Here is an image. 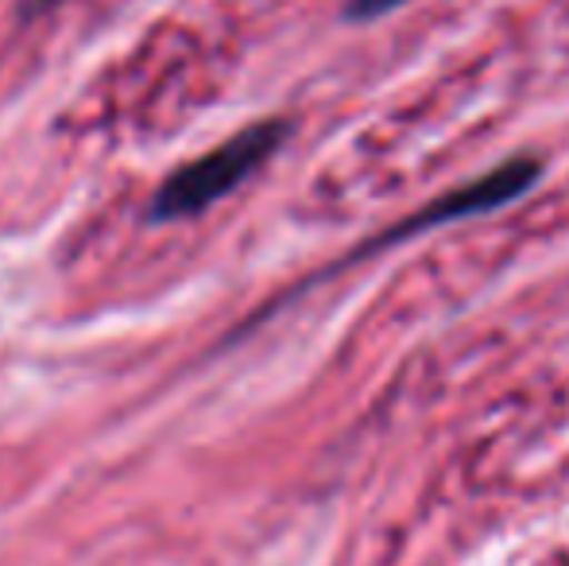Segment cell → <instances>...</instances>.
<instances>
[{
  "instance_id": "obj_1",
  "label": "cell",
  "mask_w": 569,
  "mask_h": 566,
  "mask_svg": "<svg viewBox=\"0 0 569 566\" xmlns=\"http://www.w3.org/2000/svg\"><path fill=\"white\" fill-rule=\"evenodd\" d=\"M283 137H287L283 121L248 125L244 132L229 137L226 143H218V148H210L206 156H198L194 163L179 167V171L163 182V190H159L156 218L174 221V218H190V214L210 210L213 202L232 195L248 175L260 171L263 159L283 143Z\"/></svg>"
},
{
  "instance_id": "obj_2",
  "label": "cell",
  "mask_w": 569,
  "mask_h": 566,
  "mask_svg": "<svg viewBox=\"0 0 569 566\" xmlns=\"http://www.w3.org/2000/svg\"><path fill=\"white\" fill-rule=\"evenodd\" d=\"M539 179H542L539 159L535 156H511V159H503L500 167H492L488 175H477V179H469V182H461V187L438 195L435 202H427L422 210L407 214L399 226L383 229L380 237H372V241H368L365 249L352 252V257H372V252L391 249V245H399V241H411V237L430 234V229H442V226H453V221L492 214V210H500V206L523 198Z\"/></svg>"
},
{
  "instance_id": "obj_3",
  "label": "cell",
  "mask_w": 569,
  "mask_h": 566,
  "mask_svg": "<svg viewBox=\"0 0 569 566\" xmlns=\"http://www.w3.org/2000/svg\"><path fill=\"white\" fill-rule=\"evenodd\" d=\"M411 4V0H345V20L352 23H365V20H380V16L396 12V8Z\"/></svg>"
},
{
  "instance_id": "obj_4",
  "label": "cell",
  "mask_w": 569,
  "mask_h": 566,
  "mask_svg": "<svg viewBox=\"0 0 569 566\" xmlns=\"http://www.w3.org/2000/svg\"><path fill=\"white\" fill-rule=\"evenodd\" d=\"M51 4H59V0H31V8H51Z\"/></svg>"
}]
</instances>
